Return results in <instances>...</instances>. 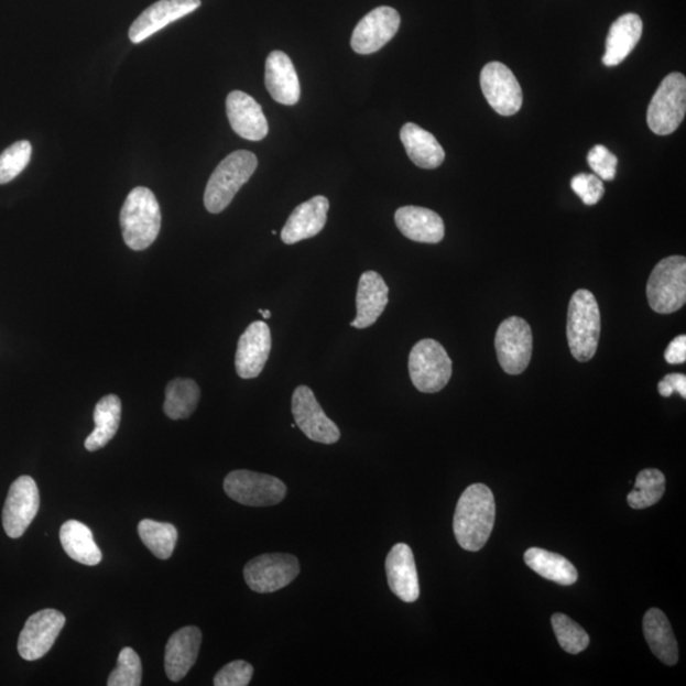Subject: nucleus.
Wrapping results in <instances>:
<instances>
[{"label":"nucleus","mask_w":686,"mask_h":686,"mask_svg":"<svg viewBox=\"0 0 686 686\" xmlns=\"http://www.w3.org/2000/svg\"><path fill=\"white\" fill-rule=\"evenodd\" d=\"M496 503L489 487L477 483L462 492L454 515V534L462 549L481 551L494 525Z\"/></svg>","instance_id":"nucleus-1"},{"label":"nucleus","mask_w":686,"mask_h":686,"mask_svg":"<svg viewBox=\"0 0 686 686\" xmlns=\"http://www.w3.org/2000/svg\"><path fill=\"white\" fill-rule=\"evenodd\" d=\"M162 215L151 189L135 187L128 195L120 214L123 241L132 251H144L160 235Z\"/></svg>","instance_id":"nucleus-2"},{"label":"nucleus","mask_w":686,"mask_h":686,"mask_svg":"<svg viewBox=\"0 0 686 686\" xmlns=\"http://www.w3.org/2000/svg\"><path fill=\"white\" fill-rule=\"evenodd\" d=\"M601 317L597 297L589 291H577L568 305L567 340L573 357L590 361L600 340Z\"/></svg>","instance_id":"nucleus-3"},{"label":"nucleus","mask_w":686,"mask_h":686,"mask_svg":"<svg viewBox=\"0 0 686 686\" xmlns=\"http://www.w3.org/2000/svg\"><path fill=\"white\" fill-rule=\"evenodd\" d=\"M259 161L252 152L237 151L227 156L214 171L204 195L206 210L225 211L239 189L252 177Z\"/></svg>","instance_id":"nucleus-4"},{"label":"nucleus","mask_w":686,"mask_h":686,"mask_svg":"<svg viewBox=\"0 0 686 686\" xmlns=\"http://www.w3.org/2000/svg\"><path fill=\"white\" fill-rule=\"evenodd\" d=\"M650 307L660 314H672L686 303V260L672 255L656 264L647 283Z\"/></svg>","instance_id":"nucleus-5"},{"label":"nucleus","mask_w":686,"mask_h":686,"mask_svg":"<svg viewBox=\"0 0 686 686\" xmlns=\"http://www.w3.org/2000/svg\"><path fill=\"white\" fill-rule=\"evenodd\" d=\"M409 369L412 383L420 392L437 393L448 385L453 362L442 344L426 338L413 346Z\"/></svg>","instance_id":"nucleus-6"},{"label":"nucleus","mask_w":686,"mask_h":686,"mask_svg":"<svg viewBox=\"0 0 686 686\" xmlns=\"http://www.w3.org/2000/svg\"><path fill=\"white\" fill-rule=\"evenodd\" d=\"M686 113V79L672 73L661 83L649 107L647 123L656 135L666 137L682 126Z\"/></svg>","instance_id":"nucleus-7"},{"label":"nucleus","mask_w":686,"mask_h":686,"mask_svg":"<svg viewBox=\"0 0 686 686\" xmlns=\"http://www.w3.org/2000/svg\"><path fill=\"white\" fill-rule=\"evenodd\" d=\"M228 498L251 508L277 505L285 499L286 486L279 478L251 470H233L225 479Z\"/></svg>","instance_id":"nucleus-8"},{"label":"nucleus","mask_w":686,"mask_h":686,"mask_svg":"<svg viewBox=\"0 0 686 686\" xmlns=\"http://www.w3.org/2000/svg\"><path fill=\"white\" fill-rule=\"evenodd\" d=\"M301 574L300 560L285 553H271L248 562L244 567V580L254 592H276L291 585Z\"/></svg>","instance_id":"nucleus-9"},{"label":"nucleus","mask_w":686,"mask_h":686,"mask_svg":"<svg viewBox=\"0 0 686 686\" xmlns=\"http://www.w3.org/2000/svg\"><path fill=\"white\" fill-rule=\"evenodd\" d=\"M496 352L501 368L510 375L522 374L532 359L533 334L527 322L520 317L503 320L496 334Z\"/></svg>","instance_id":"nucleus-10"},{"label":"nucleus","mask_w":686,"mask_h":686,"mask_svg":"<svg viewBox=\"0 0 686 686\" xmlns=\"http://www.w3.org/2000/svg\"><path fill=\"white\" fill-rule=\"evenodd\" d=\"M292 412L295 425L312 442L330 445L340 440V428L327 417L309 386L296 388L293 393Z\"/></svg>","instance_id":"nucleus-11"},{"label":"nucleus","mask_w":686,"mask_h":686,"mask_svg":"<svg viewBox=\"0 0 686 686\" xmlns=\"http://www.w3.org/2000/svg\"><path fill=\"white\" fill-rule=\"evenodd\" d=\"M40 509L37 484L30 476H22L12 483L3 509V527L12 540H19L28 531Z\"/></svg>","instance_id":"nucleus-12"},{"label":"nucleus","mask_w":686,"mask_h":686,"mask_svg":"<svg viewBox=\"0 0 686 686\" xmlns=\"http://www.w3.org/2000/svg\"><path fill=\"white\" fill-rule=\"evenodd\" d=\"M65 622V616L55 609L40 610L31 616L20 634V656L26 661L43 658L59 638Z\"/></svg>","instance_id":"nucleus-13"},{"label":"nucleus","mask_w":686,"mask_h":686,"mask_svg":"<svg viewBox=\"0 0 686 686\" xmlns=\"http://www.w3.org/2000/svg\"><path fill=\"white\" fill-rule=\"evenodd\" d=\"M481 88L487 102L501 116H512L522 109V87L505 64H487L481 73Z\"/></svg>","instance_id":"nucleus-14"},{"label":"nucleus","mask_w":686,"mask_h":686,"mask_svg":"<svg viewBox=\"0 0 686 686\" xmlns=\"http://www.w3.org/2000/svg\"><path fill=\"white\" fill-rule=\"evenodd\" d=\"M401 15L392 7H378L358 23L351 37L355 53L369 55L379 52L399 32Z\"/></svg>","instance_id":"nucleus-15"},{"label":"nucleus","mask_w":686,"mask_h":686,"mask_svg":"<svg viewBox=\"0 0 686 686\" xmlns=\"http://www.w3.org/2000/svg\"><path fill=\"white\" fill-rule=\"evenodd\" d=\"M271 330L262 320L253 322L239 338L236 353L237 374L242 379L258 378L270 358Z\"/></svg>","instance_id":"nucleus-16"},{"label":"nucleus","mask_w":686,"mask_h":686,"mask_svg":"<svg viewBox=\"0 0 686 686\" xmlns=\"http://www.w3.org/2000/svg\"><path fill=\"white\" fill-rule=\"evenodd\" d=\"M202 6V0H160L138 17L129 31L132 44L143 43L168 24L184 19Z\"/></svg>","instance_id":"nucleus-17"},{"label":"nucleus","mask_w":686,"mask_h":686,"mask_svg":"<svg viewBox=\"0 0 686 686\" xmlns=\"http://www.w3.org/2000/svg\"><path fill=\"white\" fill-rule=\"evenodd\" d=\"M388 585L396 598L415 602L420 598V584L415 557L407 544H395L385 560Z\"/></svg>","instance_id":"nucleus-18"},{"label":"nucleus","mask_w":686,"mask_h":686,"mask_svg":"<svg viewBox=\"0 0 686 686\" xmlns=\"http://www.w3.org/2000/svg\"><path fill=\"white\" fill-rule=\"evenodd\" d=\"M228 119L237 134L243 139L259 142L269 134V122L262 107L250 95L235 90L227 98Z\"/></svg>","instance_id":"nucleus-19"},{"label":"nucleus","mask_w":686,"mask_h":686,"mask_svg":"<svg viewBox=\"0 0 686 686\" xmlns=\"http://www.w3.org/2000/svg\"><path fill=\"white\" fill-rule=\"evenodd\" d=\"M203 633L197 627L181 628L165 646L164 667L171 682H181L192 671L200 652Z\"/></svg>","instance_id":"nucleus-20"},{"label":"nucleus","mask_w":686,"mask_h":686,"mask_svg":"<svg viewBox=\"0 0 686 686\" xmlns=\"http://www.w3.org/2000/svg\"><path fill=\"white\" fill-rule=\"evenodd\" d=\"M329 202L325 196H314L301 204L288 217L281 239L285 244H295L316 237L326 226Z\"/></svg>","instance_id":"nucleus-21"},{"label":"nucleus","mask_w":686,"mask_h":686,"mask_svg":"<svg viewBox=\"0 0 686 686\" xmlns=\"http://www.w3.org/2000/svg\"><path fill=\"white\" fill-rule=\"evenodd\" d=\"M394 219L401 233L413 242L436 244L444 239V221L433 210L420 206H403L395 211Z\"/></svg>","instance_id":"nucleus-22"},{"label":"nucleus","mask_w":686,"mask_h":686,"mask_svg":"<svg viewBox=\"0 0 686 686\" xmlns=\"http://www.w3.org/2000/svg\"><path fill=\"white\" fill-rule=\"evenodd\" d=\"M264 83L276 102L294 106L301 98V81L294 64L283 52H272L266 61Z\"/></svg>","instance_id":"nucleus-23"},{"label":"nucleus","mask_w":686,"mask_h":686,"mask_svg":"<svg viewBox=\"0 0 686 686\" xmlns=\"http://www.w3.org/2000/svg\"><path fill=\"white\" fill-rule=\"evenodd\" d=\"M388 294L390 287L378 272H363L357 294L358 316L351 322V327L363 329L373 326L386 307Z\"/></svg>","instance_id":"nucleus-24"},{"label":"nucleus","mask_w":686,"mask_h":686,"mask_svg":"<svg viewBox=\"0 0 686 686\" xmlns=\"http://www.w3.org/2000/svg\"><path fill=\"white\" fill-rule=\"evenodd\" d=\"M643 22L639 14L627 13L611 24L602 63L617 66L627 59L642 37Z\"/></svg>","instance_id":"nucleus-25"},{"label":"nucleus","mask_w":686,"mask_h":686,"mask_svg":"<svg viewBox=\"0 0 686 686\" xmlns=\"http://www.w3.org/2000/svg\"><path fill=\"white\" fill-rule=\"evenodd\" d=\"M401 140L410 160L417 167L434 170L443 164L444 149L432 132L409 122L401 130Z\"/></svg>","instance_id":"nucleus-26"},{"label":"nucleus","mask_w":686,"mask_h":686,"mask_svg":"<svg viewBox=\"0 0 686 686\" xmlns=\"http://www.w3.org/2000/svg\"><path fill=\"white\" fill-rule=\"evenodd\" d=\"M643 633L654 655L668 666H674L679 660V647L673 628L664 611L650 609L643 618Z\"/></svg>","instance_id":"nucleus-27"},{"label":"nucleus","mask_w":686,"mask_h":686,"mask_svg":"<svg viewBox=\"0 0 686 686\" xmlns=\"http://www.w3.org/2000/svg\"><path fill=\"white\" fill-rule=\"evenodd\" d=\"M61 542L66 555L78 564L86 566L101 564L102 552L95 542L92 531L77 520H69L62 526Z\"/></svg>","instance_id":"nucleus-28"},{"label":"nucleus","mask_w":686,"mask_h":686,"mask_svg":"<svg viewBox=\"0 0 686 686\" xmlns=\"http://www.w3.org/2000/svg\"><path fill=\"white\" fill-rule=\"evenodd\" d=\"M121 401L115 394L104 396L96 404L94 415L96 426L85 443L88 451H97L105 448L113 439L115 435L118 434L121 423Z\"/></svg>","instance_id":"nucleus-29"},{"label":"nucleus","mask_w":686,"mask_h":686,"mask_svg":"<svg viewBox=\"0 0 686 686\" xmlns=\"http://www.w3.org/2000/svg\"><path fill=\"white\" fill-rule=\"evenodd\" d=\"M525 564L529 568L547 580L569 586L577 581L576 567L564 556L542 548H531L525 552Z\"/></svg>","instance_id":"nucleus-30"},{"label":"nucleus","mask_w":686,"mask_h":686,"mask_svg":"<svg viewBox=\"0 0 686 686\" xmlns=\"http://www.w3.org/2000/svg\"><path fill=\"white\" fill-rule=\"evenodd\" d=\"M200 401V388L193 379H175L165 388L164 413L171 420L192 417Z\"/></svg>","instance_id":"nucleus-31"},{"label":"nucleus","mask_w":686,"mask_h":686,"mask_svg":"<svg viewBox=\"0 0 686 686\" xmlns=\"http://www.w3.org/2000/svg\"><path fill=\"white\" fill-rule=\"evenodd\" d=\"M140 540L156 558L168 559L173 555L178 541V532L175 525L170 523L154 522L144 519L138 525Z\"/></svg>","instance_id":"nucleus-32"},{"label":"nucleus","mask_w":686,"mask_h":686,"mask_svg":"<svg viewBox=\"0 0 686 686\" xmlns=\"http://www.w3.org/2000/svg\"><path fill=\"white\" fill-rule=\"evenodd\" d=\"M666 479L658 469H644L635 478L634 490L628 494V503L634 510H643L656 505L663 499Z\"/></svg>","instance_id":"nucleus-33"},{"label":"nucleus","mask_w":686,"mask_h":686,"mask_svg":"<svg viewBox=\"0 0 686 686\" xmlns=\"http://www.w3.org/2000/svg\"><path fill=\"white\" fill-rule=\"evenodd\" d=\"M552 627L560 647L568 654L577 655L588 649L590 644L589 634L586 633L582 627L575 623L571 618L557 613L552 617Z\"/></svg>","instance_id":"nucleus-34"},{"label":"nucleus","mask_w":686,"mask_h":686,"mask_svg":"<svg viewBox=\"0 0 686 686\" xmlns=\"http://www.w3.org/2000/svg\"><path fill=\"white\" fill-rule=\"evenodd\" d=\"M32 154V146L28 140H21L0 154V185L8 184L21 175L28 167Z\"/></svg>","instance_id":"nucleus-35"},{"label":"nucleus","mask_w":686,"mask_h":686,"mask_svg":"<svg viewBox=\"0 0 686 686\" xmlns=\"http://www.w3.org/2000/svg\"><path fill=\"white\" fill-rule=\"evenodd\" d=\"M143 666L137 652L126 647L120 652L118 667L109 676V686H139L142 685Z\"/></svg>","instance_id":"nucleus-36"},{"label":"nucleus","mask_w":686,"mask_h":686,"mask_svg":"<svg viewBox=\"0 0 686 686\" xmlns=\"http://www.w3.org/2000/svg\"><path fill=\"white\" fill-rule=\"evenodd\" d=\"M571 187L575 194L581 198L585 205L598 204L606 194L605 184L597 175L590 173H580L571 181Z\"/></svg>","instance_id":"nucleus-37"},{"label":"nucleus","mask_w":686,"mask_h":686,"mask_svg":"<svg viewBox=\"0 0 686 686\" xmlns=\"http://www.w3.org/2000/svg\"><path fill=\"white\" fill-rule=\"evenodd\" d=\"M253 676V666L247 661L237 660L221 668L215 675V686H247L251 683Z\"/></svg>","instance_id":"nucleus-38"},{"label":"nucleus","mask_w":686,"mask_h":686,"mask_svg":"<svg viewBox=\"0 0 686 686\" xmlns=\"http://www.w3.org/2000/svg\"><path fill=\"white\" fill-rule=\"evenodd\" d=\"M590 167L599 178L613 181L617 175L618 159L605 145H595L588 155Z\"/></svg>","instance_id":"nucleus-39"},{"label":"nucleus","mask_w":686,"mask_h":686,"mask_svg":"<svg viewBox=\"0 0 686 686\" xmlns=\"http://www.w3.org/2000/svg\"><path fill=\"white\" fill-rule=\"evenodd\" d=\"M658 392L661 395L668 399L674 392L679 393L683 399H686V375L684 374H668L658 383Z\"/></svg>","instance_id":"nucleus-40"},{"label":"nucleus","mask_w":686,"mask_h":686,"mask_svg":"<svg viewBox=\"0 0 686 686\" xmlns=\"http://www.w3.org/2000/svg\"><path fill=\"white\" fill-rule=\"evenodd\" d=\"M665 360L673 366L684 363L686 361V336H677L675 340L667 346L665 351Z\"/></svg>","instance_id":"nucleus-41"},{"label":"nucleus","mask_w":686,"mask_h":686,"mask_svg":"<svg viewBox=\"0 0 686 686\" xmlns=\"http://www.w3.org/2000/svg\"><path fill=\"white\" fill-rule=\"evenodd\" d=\"M259 313L261 314V316L263 317V319H270V318H271V316H272V314H271V312H270L269 309H266V311H262V309H260V311H259Z\"/></svg>","instance_id":"nucleus-42"}]
</instances>
